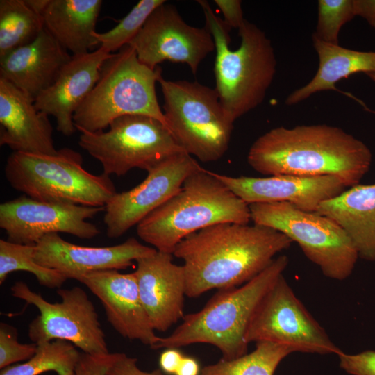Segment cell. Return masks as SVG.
Segmentation results:
<instances>
[{
    "instance_id": "36",
    "label": "cell",
    "mask_w": 375,
    "mask_h": 375,
    "mask_svg": "<svg viewBox=\"0 0 375 375\" xmlns=\"http://www.w3.org/2000/svg\"><path fill=\"white\" fill-rule=\"evenodd\" d=\"M224 16V22L230 28L239 29L245 19L243 17L242 1L240 0H215Z\"/></svg>"
},
{
    "instance_id": "30",
    "label": "cell",
    "mask_w": 375,
    "mask_h": 375,
    "mask_svg": "<svg viewBox=\"0 0 375 375\" xmlns=\"http://www.w3.org/2000/svg\"><path fill=\"white\" fill-rule=\"evenodd\" d=\"M165 2V0H140L114 28L105 33H94L99 47L112 53L128 45L152 12Z\"/></svg>"
},
{
    "instance_id": "2",
    "label": "cell",
    "mask_w": 375,
    "mask_h": 375,
    "mask_svg": "<svg viewBox=\"0 0 375 375\" xmlns=\"http://www.w3.org/2000/svg\"><path fill=\"white\" fill-rule=\"evenodd\" d=\"M372 160L363 142L328 124L272 128L255 140L247 154L249 165L263 175L334 176L346 187L358 184Z\"/></svg>"
},
{
    "instance_id": "33",
    "label": "cell",
    "mask_w": 375,
    "mask_h": 375,
    "mask_svg": "<svg viewBox=\"0 0 375 375\" xmlns=\"http://www.w3.org/2000/svg\"><path fill=\"white\" fill-rule=\"evenodd\" d=\"M340 367L351 375H375V351L367 350L356 354L343 351L338 355Z\"/></svg>"
},
{
    "instance_id": "23",
    "label": "cell",
    "mask_w": 375,
    "mask_h": 375,
    "mask_svg": "<svg viewBox=\"0 0 375 375\" xmlns=\"http://www.w3.org/2000/svg\"><path fill=\"white\" fill-rule=\"evenodd\" d=\"M335 222L349 236L359 257L375 256V184L356 185L322 202L317 210Z\"/></svg>"
},
{
    "instance_id": "27",
    "label": "cell",
    "mask_w": 375,
    "mask_h": 375,
    "mask_svg": "<svg viewBox=\"0 0 375 375\" xmlns=\"http://www.w3.org/2000/svg\"><path fill=\"white\" fill-rule=\"evenodd\" d=\"M293 352L286 345L258 342L252 352L231 360L222 358L205 366L199 375H274L279 363Z\"/></svg>"
},
{
    "instance_id": "40",
    "label": "cell",
    "mask_w": 375,
    "mask_h": 375,
    "mask_svg": "<svg viewBox=\"0 0 375 375\" xmlns=\"http://www.w3.org/2000/svg\"><path fill=\"white\" fill-rule=\"evenodd\" d=\"M29 6L37 12L42 13L48 5L49 0H26Z\"/></svg>"
},
{
    "instance_id": "13",
    "label": "cell",
    "mask_w": 375,
    "mask_h": 375,
    "mask_svg": "<svg viewBox=\"0 0 375 375\" xmlns=\"http://www.w3.org/2000/svg\"><path fill=\"white\" fill-rule=\"evenodd\" d=\"M128 45L139 60L151 69L168 60L188 65L194 74L215 50L212 36L206 27L189 25L176 8L166 2L152 12Z\"/></svg>"
},
{
    "instance_id": "20",
    "label": "cell",
    "mask_w": 375,
    "mask_h": 375,
    "mask_svg": "<svg viewBox=\"0 0 375 375\" xmlns=\"http://www.w3.org/2000/svg\"><path fill=\"white\" fill-rule=\"evenodd\" d=\"M112 53L101 47L72 55L56 81L35 100L38 110L55 117L56 129L65 136L76 128L73 117L97 83L101 67Z\"/></svg>"
},
{
    "instance_id": "17",
    "label": "cell",
    "mask_w": 375,
    "mask_h": 375,
    "mask_svg": "<svg viewBox=\"0 0 375 375\" xmlns=\"http://www.w3.org/2000/svg\"><path fill=\"white\" fill-rule=\"evenodd\" d=\"M215 174L248 205L287 202L308 212H317L322 202L339 195L347 188L339 178L334 176L234 177Z\"/></svg>"
},
{
    "instance_id": "32",
    "label": "cell",
    "mask_w": 375,
    "mask_h": 375,
    "mask_svg": "<svg viewBox=\"0 0 375 375\" xmlns=\"http://www.w3.org/2000/svg\"><path fill=\"white\" fill-rule=\"evenodd\" d=\"M38 344H22L17 341V331L10 325L0 324V369L26 361L34 356Z\"/></svg>"
},
{
    "instance_id": "18",
    "label": "cell",
    "mask_w": 375,
    "mask_h": 375,
    "mask_svg": "<svg viewBox=\"0 0 375 375\" xmlns=\"http://www.w3.org/2000/svg\"><path fill=\"white\" fill-rule=\"evenodd\" d=\"M101 302L107 319L122 337L151 348L160 340L142 305L135 272L96 271L79 281Z\"/></svg>"
},
{
    "instance_id": "24",
    "label": "cell",
    "mask_w": 375,
    "mask_h": 375,
    "mask_svg": "<svg viewBox=\"0 0 375 375\" xmlns=\"http://www.w3.org/2000/svg\"><path fill=\"white\" fill-rule=\"evenodd\" d=\"M101 0H49L42 13L44 28L72 55L90 52L98 44L94 36Z\"/></svg>"
},
{
    "instance_id": "6",
    "label": "cell",
    "mask_w": 375,
    "mask_h": 375,
    "mask_svg": "<svg viewBox=\"0 0 375 375\" xmlns=\"http://www.w3.org/2000/svg\"><path fill=\"white\" fill-rule=\"evenodd\" d=\"M161 76L159 66L153 69L142 64L128 44L112 53L103 64L94 88L74 115L76 130L103 131L115 119L128 115L153 117L169 129L156 92V83Z\"/></svg>"
},
{
    "instance_id": "34",
    "label": "cell",
    "mask_w": 375,
    "mask_h": 375,
    "mask_svg": "<svg viewBox=\"0 0 375 375\" xmlns=\"http://www.w3.org/2000/svg\"><path fill=\"white\" fill-rule=\"evenodd\" d=\"M114 353L104 355H91L81 353L75 375H106L112 361Z\"/></svg>"
},
{
    "instance_id": "25",
    "label": "cell",
    "mask_w": 375,
    "mask_h": 375,
    "mask_svg": "<svg viewBox=\"0 0 375 375\" xmlns=\"http://www.w3.org/2000/svg\"><path fill=\"white\" fill-rule=\"evenodd\" d=\"M312 38L319 58L317 72L307 84L288 96L285 104L296 105L321 91H338L335 84L342 79L358 72H375V51L353 50Z\"/></svg>"
},
{
    "instance_id": "14",
    "label": "cell",
    "mask_w": 375,
    "mask_h": 375,
    "mask_svg": "<svg viewBox=\"0 0 375 375\" xmlns=\"http://www.w3.org/2000/svg\"><path fill=\"white\" fill-rule=\"evenodd\" d=\"M105 207L38 201L23 195L0 205V227L8 241L35 245L51 233H65L81 239H92L100 233L88 221Z\"/></svg>"
},
{
    "instance_id": "22",
    "label": "cell",
    "mask_w": 375,
    "mask_h": 375,
    "mask_svg": "<svg viewBox=\"0 0 375 375\" xmlns=\"http://www.w3.org/2000/svg\"><path fill=\"white\" fill-rule=\"evenodd\" d=\"M71 58L44 28L31 43L0 57V78L35 101L56 81Z\"/></svg>"
},
{
    "instance_id": "1",
    "label": "cell",
    "mask_w": 375,
    "mask_h": 375,
    "mask_svg": "<svg viewBox=\"0 0 375 375\" xmlns=\"http://www.w3.org/2000/svg\"><path fill=\"white\" fill-rule=\"evenodd\" d=\"M292 242L283 233L267 226L222 223L187 236L173 256L183 261L185 295L192 298L212 289L244 284Z\"/></svg>"
},
{
    "instance_id": "35",
    "label": "cell",
    "mask_w": 375,
    "mask_h": 375,
    "mask_svg": "<svg viewBox=\"0 0 375 375\" xmlns=\"http://www.w3.org/2000/svg\"><path fill=\"white\" fill-rule=\"evenodd\" d=\"M106 375H164L159 369L151 372L142 370L138 360L123 353H114L112 361Z\"/></svg>"
},
{
    "instance_id": "41",
    "label": "cell",
    "mask_w": 375,
    "mask_h": 375,
    "mask_svg": "<svg viewBox=\"0 0 375 375\" xmlns=\"http://www.w3.org/2000/svg\"><path fill=\"white\" fill-rule=\"evenodd\" d=\"M366 75L374 82H375V72H369L366 74Z\"/></svg>"
},
{
    "instance_id": "4",
    "label": "cell",
    "mask_w": 375,
    "mask_h": 375,
    "mask_svg": "<svg viewBox=\"0 0 375 375\" xmlns=\"http://www.w3.org/2000/svg\"><path fill=\"white\" fill-rule=\"evenodd\" d=\"M285 255L275 258L260 274L244 284L218 290L200 310L183 317L168 336L160 338L151 349H177L210 344L231 360L247 352L244 335L260 301L283 274L288 265Z\"/></svg>"
},
{
    "instance_id": "11",
    "label": "cell",
    "mask_w": 375,
    "mask_h": 375,
    "mask_svg": "<svg viewBox=\"0 0 375 375\" xmlns=\"http://www.w3.org/2000/svg\"><path fill=\"white\" fill-rule=\"evenodd\" d=\"M11 292L13 297L35 306L40 312L28 327V336L33 343L62 340L85 353H110L94 306L81 288L58 289L61 301L57 303L47 301L23 281L16 282Z\"/></svg>"
},
{
    "instance_id": "31",
    "label": "cell",
    "mask_w": 375,
    "mask_h": 375,
    "mask_svg": "<svg viewBox=\"0 0 375 375\" xmlns=\"http://www.w3.org/2000/svg\"><path fill=\"white\" fill-rule=\"evenodd\" d=\"M316 30L312 38L339 44L342 27L355 16L353 0H319Z\"/></svg>"
},
{
    "instance_id": "29",
    "label": "cell",
    "mask_w": 375,
    "mask_h": 375,
    "mask_svg": "<svg viewBox=\"0 0 375 375\" xmlns=\"http://www.w3.org/2000/svg\"><path fill=\"white\" fill-rule=\"evenodd\" d=\"M35 245L0 240V284L13 272L33 274L38 283L49 288H61L67 280L59 272L39 265L34 258Z\"/></svg>"
},
{
    "instance_id": "7",
    "label": "cell",
    "mask_w": 375,
    "mask_h": 375,
    "mask_svg": "<svg viewBox=\"0 0 375 375\" xmlns=\"http://www.w3.org/2000/svg\"><path fill=\"white\" fill-rule=\"evenodd\" d=\"M5 176L12 188L42 201L105 207L117 192L110 176L88 172L81 154L67 147L55 154L13 151Z\"/></svg>"
},
{
    "instance_id": "28",
    "label": "cell",
    "mask_w": 375,
    "mask_h": 375,
    "mask_svg": "<svg viewBox=\"0 0 375 375\" xmlns=\"http://www.w3.org/2000/svg\"><path fill=\"white\" fill-rule=\"evenodd\" d=\"M80 353L65 340H56L38 344L30 359L1 369L0 375H39L54 372L57 375H75Z\"/></svg>"
},
{
    "instance_id": "26",
    "label": "cell",
    "mask_w": 375,
    "mask_h": 375,
    "mask_svg": "<svg viewBox=\"0 0 375 375\" xmlns=\"http://www.w3.org/2000/svg\"><path fill=\"white\" fill-rule=\"evenodd\" d=\"M44 29L42 15L26 0L0 1V57L31 43Z\"/></svg>"
},
{
    "instance_id": "42",
    "label": "cell",
    "mask_w": 375,
    "mask_h": 375,
    "mask_svg": "<svg viewBox=\"0 0 375 375\" xmlns=\"http://www.w3.org/2000/svg\"><path fill=\"white\" fill-rule=\"evenodd\" d=\"M374 261H375V256H374Z\"/></svg>"
},
{
    "instance_id": "3",
    "label": "cell",
    "mask_w": 375,
    "mask_h": 375,
    "mask_svg": "<svg viewBox=\"0 0 375 375\" xmlns=\"http://www.w3.org/2000/svg\"><path fill=\"white\" fill-rule=\"evenodd\" d=\"M197 2L215 42V89L234 122L264 101L276 72L274 50L265 33L247 19L238 29L240 45L231 50V28L215 15L207 1Z\"/></svg>"
},
{
    "instance_id": "37",
    "label": "cell",
    "mask_w": 375,
    "mask_h": 375,
    "mask_svg": "<svg viewBox=\"0 0 375 375\" xmlns=\"http://www.w3.org/2000/svg\"><path fill=\"white\" fill-rule=\"evenodd\" d=\"M183 357L177 349H165L159 358L160 367L164 372L175 375Z\"/></svg>"
},
{
    "instance_id": "38",
    "label": "cell",
    "mask_w": 375,
    "mask_h": 375,
    "mask_svg": "<svg viewBox=\"0 0 375 375\" xmlns=\"http://www.w3.org/2000/svg\"><path fill=\"white\" fill-rule=\"evenodd\" d=\"M355 16L365 19L375 29V0H353Z\"/></svg>"
},
{
    "instance_id": "5",
    "label": "cell",
    "mask_w": 375,
    "mask_h": 375,
    "mask_svg": "<svg viewBox=\"0 0 375 375\" xmlns=\"http://www.w3.org/2000/svg\"><path fill=\"white\" fill-rule=\"evenodd\" d=\"M250 221L249 205L215 172L202 168L137 225V234L157 251L173 254L181 240L197 231L217 224Z\"/></svg>"
},
{
    "instance_id": "15",
    "label": "cell",
    "mask_w": 375,
    "mask_h": 375,
    "mask_svg": "<svg viewBox=\"0 0 375 375\" xmlns=\"http://www.w3.org/2000/svg\"><path fill=\"white\" fill-rule=\"evenodd\" d=\"M201 169L192 156L181 152L151 168L135 187L116 192L105 206L107 236L117 238L137 226L176 194L188 176Z\"/></svg>"
},
{
    "instance_id": "9",
    "label": "cell",
    "mask_w": 375,
    "mask_h": 375,
    "mask_svg": "<svg viewBox=\"0 0 375 375\" xmlns=\"http://www.w3.org/2000/svg\"><path fill=\"white\" fill-rule=\"evenodd\" d=\"M249 207L254 224L276 230L297 242L326 277L343 281L351 274L359 258L358 250L331 219L287 202L256 203Z\"/></svg>"
},
{
    "instance_id": "16",
    "label": "cell",
    "mask_w": 375,
    "mask_h": 375,
    "mask_svg": "<svg viewBox=\"0 0 375 375\" xmlns=\"http://www.w3.org/2000/svg\"><path fill=\"white\" fill-rule=\"evenodd\" d=\"M156 251L134 238L114 246L84 247L63 240L58 233H51L35 245L34 258L39 265L59 272L67 279L79 281L96 271L127 269L133 261Z\"/></svg>"
},
{
    "instance_id": "12",
    "label": "cell",
    "mask_w": 375,
    "mask_h": 375,
    "mask_svg": "<svg viewBox=\"0 0 375 375\" xmlns=\"http://www.w3.org/2000/svg\"><path fill=\"white\" fill-rule=\"evenodd\" d=\"M247 344L271 342L294 352L339 355L342 351L299 299L282 274L262 297L244 335Z\"/></svg>"
},
{
    "instance_id": "21",
    "label": "cell",
    "mask_w": 375,
    "mask_h": 375,
    "mask_svg": "<svg viewBox=\"0 0 375 375\" xmlns=\"http://www.w3.org/2000/svg\"><path fill=\"white\" fill-rule=\"evenodd\" d=\"M0 144L15 152L55 154L49 115L7 81L0 78Z\"/></svg>"
},
{
    "instance_id": "39",
    "label": "cell",
    "mask_w": 375,
    "mask_h": 375,
    "mask_svg": "<svg viewBox=\"0 0 375 375\" xmlns=\"http://www.w3.org/2000/svg\"><path fill=\"white\" fill-rule=\"evenodd\" d=\"M199 365L191 357H183L175 375H199Z\"/></svg>"
},
{
    "instance_id": "10",
    "label": "cell",
    "mask_w": 375,
    "mask_h": 375,
    "mask_svg": "<svg viewBox=\"0 0 375 375\" xmlns=\"http://www.w3.org/2000/svg\"><path fill=\"white\" fill-rule=\"evenodd\" d=\"M78 144L101 163L103 174L108 176H122L134 168L148 172L185 152L163 123L142 115L118 117L106 131L81 132Z\"/></svg>"
},
{
    "instance_id": "19",
    "label": "cell",
    "mask_w": 375,
    "mask_h": 375,
    "mask_svg": "<svg viewBox=\"0 0 375 375\" xmlns=\"http://www.w3.org/2000/svg\"><path fill=\"white\" fill-rule=\"evenodd\" d=\"M173 254L156 251L136 260L135 272L142 305L155 331L164 332L184 317L186 280Z\"/></svg>"
},
{
    "instance_id": "8",
    "label": "cell",
    "mask_w": 375,
    "mask_h": 375,
    "mask_svg": "<svg viewBox=\"0 0 375 375\" xmlns=\"http://www.w3.org/2000/svg\"><path fill=\"white\" fill-rule=\"evenodd\" d=\"M163 113L182 149L202 162L220 159L228 148L233 122L214 88L197 81L161 76Z\"/></svg>"
}]
</instances>
